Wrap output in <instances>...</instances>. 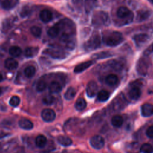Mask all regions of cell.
I'll return each instance as SVG.
<instances>
[{"mask_svg": "<svg viewBox=\"0 0 153 153\" xmlns=\"http://www.w3.org/2000/svg\"><path fill=\"white\" fill-rule=\"evenodd\" d=\"M152 147L149 143H144L140 147L142 153H152Z\"/></svg>", "mask_w": 153, "mask_h": 153, "instance_id": "cell-36", "label": "cell"}, {"mask_svg": "<svg viewBox=\"0 0 153 153\" xmlns=\"http://www.w3.org/2000/svg\"><path fill=\"white\" fill-rule=\"evenodd\" d=\"M128 95L131 99L134 100H137L140 97L141 95L140 89L139 88V87L137 86H134L128 92Z\"/></svg>", "mask_w": 153, "mask_h": 153, "instance_id": "cell-18", "label": "cell"}, {"mask_svg": "<svg viewBox=\"0 0 153 153\" xmlns=\"http://www.w3.org/2000/svg\"><path fill=\"white\" fill-rule=\"evenodd\" d=\"M117 16L120 19H127L128 22L132 20L133 18V13L126 7H120L117 11Z\"/></svg>", "mask_w": 153, "mask_h": 153, "instance_id": "cell-6", "label": "cell"}, {"mask_svg": "<svg viewBox=\"0 0 153 153\" xmlns=\"http://www.w3.org/2000/svg\"><path fill=\"white\" fill-rule=\"evenodd\" d=\"M112 54L108 51H102L96 54H94L92 56V58L94 59H104L107 58L112 56Z\"/></svg>", "mask_w": 153, "mask_h": 153, "instance_id": "cell-32", "label": "cell"}, {"mask_svg": "<svg viewBox=\"0 0 153 153\" xmlns=\"http://www.w3.org/2000/svg\"><path fill=\"white\" fill-rule=\"evenodd\" d=\"M29 13V9L28 7H24L22 8V11H21V13H20V15L22 17H25L26 16H27Z\"/></svg>", "mask_w": 153, "mask_h": 153, "instance_id": "cell-40", "label": "cell"}, {"mask_svg": "<svg viewBox=\"0 0 153 153\" xmlns=\"http://www.w3.org/2000/svg\"><path fill=\"white\" fill-rule=\"evenodd\" d=\"M94 63V60H88L87 62L81 63L75 66L74 69V72L75 73L82 72L85 69H87V68H88L90 66H91L92 65H93Z\"/></svg>", "mask_w": 153, "mask_h": 153, "instance_id": "cell-13", "label": "cell"}, {"mask_svg": "<svg viewBox=\"0 0 153 153\" xmlns=\"http://www.w3.org/2000/svg\"><path fill=\"white\" fill-rule=\"evenodd\" d=\"M60 30L58 25L56 23L54 26L51 27L47 31V34L51 38H56L59 35Z\"/></svg>", "mask_w": 153, "mask_h": 153, "instance_id": "cell-24", "label": "cell"}, {"mask_svg": "<svg viewBox=\"0 0 153 153\" xmlns=\"http://www.w3.org/2000/svg\"><path fill=\"white\" fill-rule=\"evenodd\" d=\"M47 87V83L43 80L39 81L36 86V89L38 92L43 91Z\"/></svg>", "mask_w": 153, "mask_h": 153, "instance_id": "cell-38", "label": "cell"}, {"mask_svg": "<svg viewBox=\"0 0 153 153\" xmlns=\"http://www.w3.org/2000/svg\"><path fill=\"white\" fill-rule=\"evenodd\" d=\"M112 124L115 127H120L123 123V118L119 115H116L112 118L111 120Z\"/></svg>", "mask_w": 153, "mask_h": 153, "instance_id": "cell-28", "label": "cell"}, {"mask_svg": "<svg viewBox=\"0 0 153 153\" xmlns=\"http://www.w3.org/2000/svg\"><path fill=\"white\" fill-rule=\"evenodd\" d=\"M39 52V48L37 47H27L24 51L25 56L27 58H32L37 55Z\"/></svg>", "mask_w": 153, "mask_h": 153, "instance_id": "cell-16", "label": "cell"}, {"mask_svg": "<svg viewBox=\"0 0 153 153\" xmlns=\"http://www.w3.org/2000/svg\"><path fill=\"white\" fill-rule=\"evenodd\" d=\"M56 24L58 25L60 33V39L66 48L73 50L75 47L76 27L75 23L69 19H64Z\"/></svg>", "mask_w": 153, "mask_h": 153, "instance_id": "cell-1", "label": "cell"}, {"mask_svg": "<svg viewBox=\"0 0 153 153\" xmlns=\"http://www.w3.org/2000/svg\"><path fill=\"white\" fill-rule=\"evenodd\" d=\"M42 53L56 59H63L67 56V54L65 51L59 49L51 48L45 49Z\"/></svg>", "mask_w": 153, "mask_h": 153, "instance_id": "cell-5", "label": "cell"}, {"mask_svg": "<svg viewBox=\"0 0 153 153\" xmlns=\"http://www.w3.org/2000/svg\"><path fill=\"white\" fill-rule=\"evenodd\" d=\"M47 142V138L44 135L39 134L36 137L35 144L36 146H38V148H44L46 145Z\"/></svg>", "mask_w": 153, "mask_h": 153, "instance_id": "cell-22", "label": "cell"}, {"mask_svg": "<svg viewBox=\"0 0 153 153\" xmlns=\"http://www.w3.org/2000/svg\"><path fill=\"white\" fill-rule=\"evenodd\" d=\"M72 1L76 6H81L82 4V0H72Z\"/></svg>", "mask_w": 153, "mask_h": 153, "instance_id": "cell-41", "label": "cell"}, {"mask_svg": "<svg viewBox=\"0 0 153 153\" xmlns=\"http://www.w3.org/2000/svg\"><path fill=\"white\" fill-rule=\"evenodd\" d=\"M87 106L86 101L83 98H78L75 103V108L78 111L84 110Z\"/></svg>", "mask_w": 153, "mask_h": 153, "instance_id": "cell-25", "label": "cell"}, {"mask_svg": "<svg viewBox=\"0 0 153 153\" xmlns=\"http://www.w3.org/2000/svg\"><path fill=\"white\" fill-rule=\"evenodd\" d=\"M7 135H8L7 133H5L4 131H2V130H0V139H1V138H2V137H5V136H7Z\"/></svg>", "mask_w": 153, "mask_h": 153, "instance_id": "cell-42", "label": "cell"}, {"mask_svg": "<svg viewBox=\"0 0 153 153\" xmlns=\"http://www.w3.org/2000/svg\"><path fill=\"white\" fill-rule=\"evenodd\" d=\"M42 119L47 123L51 122L54 120L56 118V113L55 112L51 109H44L42 111L41 114Z\"/></svg>", "mask_w": 153, "mask_h": 153, "instance_id": "cell-9", "label": "cell"}, {"mask_svg": "<svg viewBox=\"0 0 153 153\" xmlns=\"http://www.w3.org/2000/svg\"><path fill=\"white\" fill-rule=\"evenodd\" d=\"M148 63L146 59H140L137 64V71L138 73L140 74L141 75H145L148 70Z\"/></svg>", "mask_w": 153, "mask_h": 153, "instance_id": "cell-11", "label": "cell"}, {"mask_svg": "<svg viewBox=\"0 0 153 153\" xmlns=\"http://www.w3.org/2000/svg\"><path fill=\"white\" fill-rule=\"evenodd\" d=\"M109 97V93L106 91L102 90L100 91L97 94V99L100 102H105Z\"/></svg>", "mask_w": 153, "mask_h": 153, "instance_id": "cell-31", "label": "cell"}, {"mask_svg": "<svg viewBox=\"0 0 153 153\" xmlns=\"http://www.w3.org/2000/svg\"><path fill=\"white\" fill-rule=\"evenodd\" d=\"M36 72V69L33 66H29L26 67L24 70V74L27 78H32L34 76Z\"/></svg>", "mask_w": 153, "mask_h": 153, "instance_id": "cell-33", "label": "cell"}, {"mask_svg": "<svg viewBox=\"0 0 153 153\" xmlns=\"http://www.w3.org/2000/svg\"><path fill=\"white\" fill-rule=\"evenodd\" d=\"M5 66L9 70H14L18 66V62L13 58H8L5 61Z\"/></svg>", "mask_w": 153, "mask_h": 153, "instance_id": "cell-19", "label": "cell"}, {"mask_svg": "<svg viewBox=\"0 0 153 153\" xmlns=\"http://www.w3.org/2000/svg\"><path fill=\"white\" fill-rule=\"evenodd\" d=\"M124 40V38L121 32L118 31H112L106 33L103 36V42L108 46L115 47L120 44Z\"/></svg>", "mask_w": 153, "mask_h": 153, "instance_id": "cell-2", "label": "cell"}, {"mask_svg": "<svg viewBox=\"0 0 153 153\" xmlns=\"http://www.w3.org/2000/svg\"><path fill=\"white\" fill-rule=\"evenodd\" d=\"M57 140L58 143L63 146H68L72 143V140L66 136H59Z\"/></svg>", "mask_w": 153, "mask_h": 153, "instance_id": "cell-23", "label": "cell"}, {"mask_svg": "<svg viewBox=\"0 0 153 153\" xmlns=\"http://www.w3.org/2000/svg\"><path fill=\"white\" fill-rule=\"evenodd\" d=\"M97 85L94 81H90L86 87V93L89 97H94L97 93Z\"/></svg>", "mask_w": 153, "mask_h": 153, "instance_id": "cell-10", "label": "cell"}, {"mask_svg": "<svg viewBox=\"0 0 153 153\" xmlns=\"http://www.w3.org/2000/svg\"><path fill=\"white\" fill-rule=\"evenodd\" d=\"M146 134L149 138L153 137V126H149L147 128V130L146 131Z\"/></svg>", "mask_w": 153, "mask_h": 153, "instance_id": "cell-39", "label": "cell"}, {"mask_svg": "<svg viewBox=\"0 0 153 153\" xmlns=\"http://www.w3.org/2000/svg\"><path fill=\"white\" fill-rule=\"evenodd\" d=\"M109 17L107 13L102 11H96L92 17V24L96 27L108 26L109 24Z\"/></svg>", "mask_w": 153, "mask_h": 153, "instance_id": "cell-3", "label": "cell"}, {"mask_svg": "<svg viewBox=\"0 0 153 153\" xmlns=\"http://www.w3.org/2000/svg\"><path fill=\"white\" fill-rule=\"evenodd\" d=\"M2 79H3L2 75V74L0 73V81H1L2 80Z\"/></svg>", "mask_w": 153, "mask_h": 153, "instance_id": "cell-43", "label": "cell"}, {"mask_svg": "<svg viewBox=\"0 0 153 153\" xmlns=\"http://www.w3.org/2000/svg\"><path fill=\"white\" fill-rule=\"evenodd\" d=\"M76 94V90L74 87H69L66 91L64 96L65 99L68 100H72Z\"/></svg>", "mask_w": 153, "mask_h": 153, "instance_id": "cell-30", "label": "cell"}, {"mask_svg": "<svg viewBox=\"0 0 153 153\" xmlns=\"http://www.w3.org/2000/svg\"><path fill=\"white\" fill-rule=\"evenodd\" d=\"M1 93V87H0V94Z\"/></svg>", "mask_w": 153, "mask_h": 153, "instance_id": "cell-45", "label": "cell"}, {"mask_svg": "<svg viewBox=\"0 0 153 153\" xmlns=\"http://www.w3.org/2000/svg\"><path fill=\"white\" fill-rule=\"evenodd\" d=\"M48 90L51 93H57L62 90L60 84L57 81H52L48 85Z\"/></svg>", "mask_w": 153, "mask_h": 153, "instance_id": "cell-20", "label": "cell"}, {"mask_svg": "<svg viewBox=\"0 0 153 153\" xmlns=\"http://www.w3.org/2000/svg\"><path fill=\"white\" fill-rule=\"evenodd\" d=\"M20 102V98L18 96H13L10 98V101H9V103L11 106H12L13 107H16L19 105Z\"/></svg>", "mask_w": 153, "mask_h": 153, "instance_id": "cell-37", "label": "cell"}, {"mask_svg": "<svg viewBox=\"0 0 153 153\" xmlns=\"http://www.w3.org/2000/svg\"><path fill=\"white\" fill-rule=\"evenodd\" d=\"M41 153H48L47 152H42Z\"/></svg>", "mask_w": 153, "mask_h": 153, "instance_id": "cell-44", "label": "cell"}, {"mask_svg": "<svg viewBox=\"0 0 153 153\" xmlns=\"http://www.w3.org/2000/svg\"><path fill=\"white\" fill-rule=\"evenodd\" d=\"M39 18L44 23L49 22L53 18V14L48 10H43L39 13Z\"/></svg>", "mask_w": 153, "mask_h": 153, "instance_id": "cell-14", "label": "cell"}, {"mask_svg": "<svg viewBox=\"0 0 153 153\" xmlns=\"http://www.w3.org/2000/svg\"><path fill=\"white\" fill-rule=\"evenodd\" d=\"M18 3L19 0H0V6L7 10L14 8Z\"/></svg>", "mask_w": 153, "mask_h": 153, "instance_id": "cell-12", "label": "cell"}, {"mask_svg": "<svg viewBox=\"0 0 153 153\" xmlns=\"http://www.w3.org/2000/svg\"><path fill=\"white\" fill-rule=\"evenodd\" d=\"M152 105L150 103H145L141 106L142 115L148 117L152 115Z\"/></svg>", "mask_w": 153, "mask_h": 153, "instance_id": "cell-15", "label": "cell"}, {"mask_svg": "<svg viewBox=\"0 0 153 153\" xmlns=\"http://www.w3.org/2000/svg\"><path fill=\"white\" fill-rule=\"evenodd\" d=\"M55 100L54 97L51 94H47L42 98V102L44 104L46 105H52Z\"/></svg>", "mask_w": 153, "mask_h": 153, "instance_id": "cell-34", "label": "cell"}, {"mask_svg": "<svg viewBox=\"0 0 153 153\" xmlns=\"http://www.w3.org/2000/svg\"><path fill=\"white\" fill-rule=\"evenodd\" d=\"M22 49L18 46H12L9 49V54L14 57H19L22 54Z\"/></svg>", "mask_w": 153, "mask_h": 153, "instance_id": "cell-29", "label": "cell"}, {"mask_svg": "<svg viewBox=\"0 0 153 153\" xmlns=\"http://www.w3.org/2000/svg\"><path fill=\"white\" fill-rule=\"evenodd\" d=\"M30 32L35 37L39 38L41 35L42 30L39 27L33 26L30 28Z\"/></svg>", "mask_w": 153, "mask_h": 153, "instance_id": "cell-35", "label": "cell"}, {"mask_svg": "<svg viewBox=\"0 0 153 153\" xmlns=\"http://www.w3.org/2000/svg\"><path fill=\"white\" fill-rule=\"evenodd\" d=\"M97 0H84V7L87 13H90L95 7Z\"/></svg>", "mask_w": 153, "mask_h": 153, "instance_id": "cell-27", "label": "cell"}, {"mask_svg": "<svg viewBox=\"0 0 153 153\" xmlns=\"http://www.w3.org/2000/svg\"><path fill=\"white\" fill-rule=\"evenodd\" d=\"M133 39L134 41L136 46L140 47L149 41V36L148 34L146 33H139L134 35Z\"/></svg>", "mask_w": 153, "mask_h": 153, "instance_id": "cell-8", "label": "cell"}, {"mask_svg": "<svg viewBox=\"0 0 153 153\" xmlns=\"http://www.w3.org/2000/svg\"><path fill=\"white\" fill-rule=\"evenodd\" d=\"M118 81V78L116 75L114 74H110L108 75L105 79L106 83L110 85V86H113L115 85Z\"/></svg>", "mask_w": 153, "mask_h": 153, "instance_id": "cell-26", "label": "cell"}, {"mask_svg": "<svg viewBox=\"0 0 153 153\" xmlns=\"http://www.w3.org/2000/svg\"><path fill=\"white\" fill-rule=\"evenodd\" d=\"M90 143L93 148L96 149H100L104 146L105 140L101 136L95 135L90 139Z\"/></svg>", "mask_w": 153, "mask_h": 153, "instance_id": "cell-7", "label": "cell"}, {"mask_svg": "<svg viewBox=\"0 0 153 153\" xmlns=\"http://www.w3.org/2000/svg\"><path fill=\"white\" fill-rule=\"evenodd\" d=\"M19 127L24 130H30L33 128V124L31 121L26 118H22L19 121Z\"/></svg>", "mask_w": 153, "mask_h": 153, "instance_id": "cell-17", "label": "cell"}, {"mask_svg": "<svg viewBox=\"0 0 153 153\" xmlns=\"http://www.w3.org/2000/svg\"><path fill=\"white\" fill-rule=\"evenodd\" d=\"M101 45V39L99 34H93L83 45L86 51H91L99 48Z\"/></svg>", "mask_w": 153, "mask_h": 153, "instance_id": "cell-4", "label": "cell"}, {"mask_svg": "<svg viewBox=\"0 0 153 153\" xmlns=\"http://www.w3.org/2000/svg\"><path fill=\"white\" fill-rule=\"evenodd\" d=\"M151 13L149 10H141L137 12V21L142 22L147 19L151 15Z\"/></svg>", "mask_w": 153, "mask_h": 153, "instance_id": "cell-21", "label": "cell"}]
</instances>
